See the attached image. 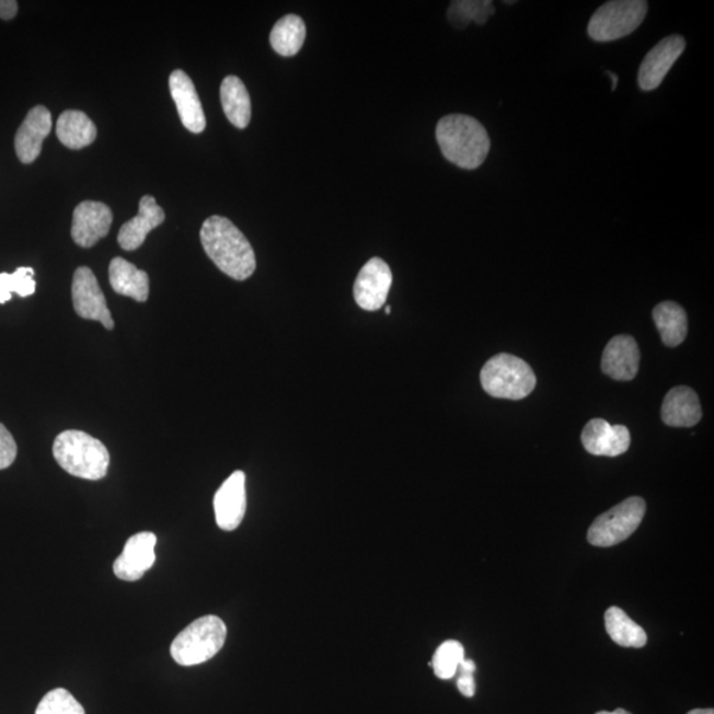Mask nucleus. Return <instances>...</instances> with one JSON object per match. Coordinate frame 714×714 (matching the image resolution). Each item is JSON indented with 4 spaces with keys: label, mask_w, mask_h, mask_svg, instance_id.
<instances>
[{
    "label": "nucleus",
    "mask_w": 714,
    "mask_h": 714,
    "mask_svg": "<svg viewBox=\"0 0 714 714\" xmlns=\"http://www.w3.org/2000/svg\"><path fill=\"white\" fill-rule=\"evenodd\" d=\"M220 99L229 123L245 129L252 118V102L244 82L235 76H228L222 81Z\"/></svg>",
    "instance_id": "nucleus-22"
},
{
    "label": "nucleus",
    "mask_w": 714,
    "mask_h": 714,
    "mask_svg": "<svg viewBox=\"0 0 714 714\" xmlns=\"http://www.w3.org/2000/svg\"><path fill=\"white\" fill-rule=\"evenodd\" d=\"M392 270L384 260L375 257L362 266L355 280L354 297L362 310L378 311L385 304L392 286Z\"/></svg>",
    "instance_id": "nucleus-9"
},
{
    "label": "nucleus",
    "mask_w": 714,
    "mask_h": 714,
    "mask_svg": "<svg viewBox=\"0 0 714 714\" xmlns=\"http://www.w3.org/2000/svg\"><path fill=\"white\" fill-rule=\"evenodd\" d=\"M53 130V116L46 106H35L28 112L15 136V151L24 164H31L39 158L44 139Z\"/></svg>",
    "instance_id": "nucleus-15"
},
{
    "label": "nucleus",
    "mask_w": 714,
    "mask_h": 714,
    "mask_svg": "<svg viewBox=\"0 0 714 714\" xmlns=\"http://www.w3.org/2000/svg\"><path fill=\"white\" fill-rule=\"evenodd\" d=\"M54 457L68 474L87 481L105 477L111 464L106 446L81 430H66L57 436Z\"/></svg>",
    "instance_id": "nucleus-3"
},
{
    "label": "nucleus",
    "mask_w": 714,
    "mask_h": 714,
    "mask_svg": "<svg viewBox=\"0 0 714 714\" xmlns=\"http://www.w3.org/2000/svg\"><path fill=\"white\" fill-rule=\"evenodd\" d=\"M606 74L610 76L611 82H613V92H614L617 87H618V76L615 73H613V72H610V70H608V72H606Z\"/></svg>",
    "instance_id": "nucleus-34"
},
{
    "label": "nucleus",
    "mask_w": 714,
    "mask_h": 714,
    "mask_svg": "<svg viewBox=\"0 0 714 714\" xmlns=\"http://www.w3.org/2000/svg\"><path fill=\"white\" fill-rule=\"evenodd\" d=\"M436 137L442 156L458 168L475 170L481 168L488 157V133L480 120L473 117L450 114L439 119Z\"/></svg>",
    "instance_id": "nucleus-2"
},
{
    "label": "nucleus",
    "mask_w": 714,
    "mask_h": 714,
    "mask_svg": "<svg viewBox=\"0 0 714 714\" xmlns=\"http://www.w3.org/2000/svg\"><path fill=\"white\" fill-rule=\"evenodd\" d=\"M156 545L154 533L140 532L131 536L123 554L113 565L114 575L123 581H138L156 564Z\"/></svg>",
    "instance_id": "nucleus-11"
},
{
    "label": "nucleus",
    "mask_w": 714,
    "mask_h": 714,
    "mask_svg": "<svg viewBox=\"0 0 714 714\" xmlns=\"http://www.w3.org/2000/svg\"><path fill=\"white\" fill-rule=\"evenodd\" d=\"M495 14V5L491 0H457L451 2L448 19L452 27L467 28L471 22L483 25Z\"/></svg>",
    "instance_id": "nucleus-26"
},
{
    "label": "nucleus",
    "mask_w": 714,
    "mask_h": 714,
    "mask_svg": "<svg viewBox=\"0 0 714 714\" xmlns=\"http://www.w3.org/2000/svg\"><path fill=\"white\" fill-rule=\"evenodd\" d=\"M165 220L162 207L158 206L156 197L146 195L139 201V212L136 218L125 222L119 229L118 244L124 251H137L143 245L151 231Z\"/></svg>",
    "instance_id": "nucleus-18"
},
{
    "label": "nucleus",
    "mask_w": 714,
    "mask_h": 714,
    "mask_svg": "<svg viewBox=\"0 0 714 714\" xmlns=\"http://www.w3.org/2000/svg\"><path fill=\"white\" fill-rule=\"evenodd\" d=\"M653 316L666 346L678 347L686 341L688 319L680 304L671 301L661 302L654 309Z\"/></svg>",
    "instance_id": "nucleus-23"
},
{
    "label": "nucleus",
    "mask_w": 714,
    "mask_h": 714,
    "mask_svg": "<svg viewBox=\"0 0 714 714\" xmlns=\"http://www.w3.org/2000/svg\"><path fill=\"white\" fill-rule=\"evenodd\" d=\"M391 311H392L391 306H387L385 309L387 315L391 314Z\"/></svg>",
    "instance_id": "nucleus-37"
},
{
    "label": "nucleus",
    "mask_w": 714,
    "mask_h": 714,
    "mask_svg": "<svg viewBox=\"0 0 714 714\" xmlns=\"http://www.w3.org/2000/svg\"><path fill=\"white\" fill-rule=\"evenodd\" d=\"M56 134L66 148L80 150L94 142L97 127L84 112L66 111L57 120Z\"/></svg>",
    "instance_id": "nucleus-21"
},
{
    "label": "nucleus",
    "mask_w": 714,
    "mask_h": 714,
    "mask_svg": "<svg viewBox=\"0 0 714 714\" xmlns=\"http://www.w3.org/2000/svg\"><path fill=\"white\" fill-rule=\"evenodd\" d=\"M226 641V623L219 617L206 615L191 623L175 637L170 653L177 665L199 666L218 655Z\"/></svg>",
    "instance_id": "nucleus-4"
},
{
    "label": "nucleus",
    "mask_w": 714,
    "mask_h": 714,
    "mask_svg": "<svg viewBox=\"0 0 714 714\" xmlns=\"http://www.w3.org/2000/svg\"><path fill=\"white\" fill-rule=\"evenodd\" d=\"M596 714H631V713L627 712V711L621 710V707H620V710H617V711H614V712H606V711H602V712H598V713H596Z\"/></svg>",
    "instance_id": "nucleus-36"
},
{
    "label": "nucleus",
    "mask_w": 714,
    "mask_h": 714,
    "mask_svg": "<svg viewBox=\"0 0 714 714\" xmlns=\"http://www.w3.org/2000/svg\"><path fill=\"white\" fill-rule=\"evenodd\" d=\"M110 279L112 288L117 295L130 297L140 303L148 301L150 295L149 274L139 270L129 261L123 257L112 260Z\"/></svg>",
    "instance_id": "nucleus-20"
},
{
    "label": "nucleus",
    "mask_w": 714,
    "mask_h": 714,
    "mask_svg": "<svg viewBox=\"0 0 714 714\" xmlns=\"http://www.w3.org/2000/svg\"><path fill=\"white\" fill-rule=\"evenodd\" d=\"M35 714H85V711L72 693L56 688L43 698Z\"/></svg>",
    "instance_id": "nucleus-29"
},
{
    "label": "nucleus",
    "mask_w": 714,
    "mask_h": 714,
    "mask_svg": "<svg viewBox=\"0 0 714 714\" xmlns=\"http://www.w3.org/2000/svg\"><path fill=\"white\" fill-rule=\"evenodd\" d=\"M306 41V24L301 16L286 15L274 25L270 32V44L280 56H296Z\"/></svg>",
    "instance_id": "nucleus-25"
},
{
    "label": "nucleus",
    "mask_w": 714,
    "mask_h": 714,
    "mask_svg": "<svg viewBox=\"0 0 714 714\" xmlns=\"http://www.w3.org/2000/svg\"><path fill=\"white\" fill-rule=\"evenodd\" d=\"M686 46L683 36L672 35L665 37L649 50L637 73L642 91L652 92L660 87L673 64L683 55Z\"/></svg>",
    "instance_id": "nucleus-10"
},
{
    "label": "nucleus",
    "mask_w": 714,
    "mask_h": 714,
    "mask_svg": "<svg viewBox=\"0 0 714 714\" xmlns=\"http://www.w3.org/2000/svg\"><path fill=\"white\" fill-rule=\"evenodd\" d=\"M464 660V648L461 643L457 641L444 642L437 648L430 666L435 669L437 678L449 680L454 678L458 672L459 666Z\"/></svg>",
    "instance_id": "nucleus-28"
},
{
    "label": "nucleus",
    "mask_w": 714,
    "mask_h": 714,
    "mask_svg": "<svg viewBox=\"0 0 714 714\" xmlns=\"http://www.w3.org/2000/svg\"><path fill=\"white\" fill-rule=\"evenodd\" d=\"M459 668L462 669L463 673H474L476 671L475 663L469 659H464Z\"/></svg>",
    "instance_id": "nucleus-33"
},
{
    "label": "nucleus",
    "mask_w": 714,
    "mask_h": 714,
    "mask_svg": "<svg viewBox=\"0 0 714 714\" xmlns=\"http://www.w3.org/2000/svg\"><path fill=\"white\" fill-rule=\"evenodd\" d=\"M687 714H714L713 710H693Z\"/></svg>",
    "instance_id": "nucleus-35"
},
{
    "label": "nucleus",
    "mask_w": 714,
    "mask_h": 714,
    "mask_svg": "<svg viewBox=\"0 0 714 714\" xmlns=\"http://www.w3.org/2000/svg\"><path fill=\"white\" fill-rule=\"evenodd\" d=\"M581 441L586 451L598 457H618L630 448L631 436L626 426L610 425L595 418L584 427Z\"/></svg>",
    "instance_id": "nucleus-14"
},
{
    "label": "nucleus",
    "mask_w": 714,
    "mask_h": 714,
    "mask_svg": "<svg viewBox=\"0 0 714 714\" xmlns=\"http://www.w3.org/2000/svg\"><path fill=\"white\" fill-rule=\"evenodd\" d=\"M458 690L467 698H473L475 694V680L474 673H463L459 676L457 681Z\"/></svg>",
    "instance_id": "nucleus-31"
},
{
    "label": "nucleus",
    "mask_w": 714,
    "mask_h": 714,
    "mask_svg": "<svg viewBox=\"0 0 714 714\" xmlns=\"http://www.w3.org/2000/svg\"><path fill=\"white\" fill-rule=\"evenodd\" d=\"M169 84L183 126L191 133H203L206 129L207 119L193 80L186 72L177 69L171 73Z\"/></svg>",
    "instance_id": "nucleus-16"
},
{
    "label": "nucleus",
    "mask_w": 714,
    "mask_h": 714,
    "mask_svg": "<svg viewBox=\"0 0 714 714\" xmlns=\"http://www.w3.org/2000/svg\"><path fill=\"white\" fill-rule=\"evenodd\" d=\"M113 222L112 209L104 203L82 201L76 207L72 221V239L81 247H92L110 233Z\"/></svg>",
    "instance_id": "nucleus-12"
},
{
    "label": "nucleus",
    "mask_w": 714,
    "mask_h": 714,
    "mask_svg": "<svg viewBox=\"0 0 714 714\" xmlns=\"http://www.w3.org/2000/svg\"><path fill=\"white\" fill-rule=\"evenodd\" d=\"M646 515V502L633 496L598 516L588 532L591 545L609 548L622 543L640 528Z\"/></svg>",
    "instance_id": "nucleus-7"
},
{
    "label": "nucleus",
    "mask_w": 714,
    "mask_h": 714,
    "mask_svg": "<svg viewBox=\"0 0 714 714\" xmlns=\"http://www.w3.org/2000/svg\"><path fill=\"white\" fill-rule=\"evenodd\" d=\"M701 417L700 400L692 388H672L663 401L661 419L668 426L692 427L700 423Z\"/></svg>",
    "instance_id": "nucleus-19"
},
{
    "label": "nucleus",
    "mask_w": 714,
    "mask_h": 714,
    "mask_svg": "<svg viewBox=\"0 0 714 714\" xmlns=\"http://www.w3.org/2000/svg\"><path fill=\"white\" fill-rule=\"evenodd\" d=\"M604 627L618 646L642 648L647 645L646 631L615 606L606 611Z\"/></svg>",
    "instance_id": "nucleus-24"
},
{
    "label": "nucleus",
    "mask_w": 714,
    "mask_h": 714,
    "mask_svg": "<svg viewBox=\"0 0 714 714\" xmlns=\"http://www.w3.org/2000/svg\"><path fill=\"white\" fill-rule=\"evenodd\" d=\"M481 382L490 396L522 400L533 392L536 375L518 356L499 354L491 357L482 368Z\"/></svg>",
    "instance_id": "nucleus-5"
},
{
    "label": "nucleus",
    "mask_w": 714,
    "mask_h": 714,
    "mask_svg": "<svg viewBox=\"0 0 714 714\" xmlns=\"http://www.w3.org/2000/svg\"><path fill=\"white\" fill-rule=\"evenodd\" d=\"M72 299L76 314L80 318L97 321L104 324L106 330L114 329L112 312L107 308L104 292L94 273L87 266H81L74 272Z\"/></svg>",
    "instance_id": "nucleus-8"
},
{
    "label": "nucleus",
    "mask_w": 714,
    "mask_h": 714,
    "mask_svg": "<svg viewBox=\"0 0 714 714\" xmlns=\"http://www.w3.org/2000/svg\"><path fill=\"white\" fill-rule=\"evenodd\" d=\"M648 3L645 0H611L590 18L588 34L599 43L626 37L645 21Z\"/></svg>",
    "instance_id": "nucleus-6"
},
{
    "label": "nucleus",
    "mask_w": 714,
    "mask_h": 714,
    "mask_svg": "<svg viewBox=\"0 0 714 714\" xmlns=\"http://www.w3.org/2000/svg\"><path fill=\"white\" fill-rule=\"evenodd\" d=\"M35 272L32 267H19L15 273H0V303L9 302L12 295L25 298L35 295Z\"/></svg>",
    "instance_id": "nucleus-27"
},
{
    "label": "nucleus",
    "mask_w": 714,
    "mask_h": 714,
    "mask_svg": "<svg viewBox=\"0 0 714 714\" xmlns=\"http://www.w3.org/2000/svg\"><path fill=\"white\" fill-rule=\"evenodd\" d=\"M641 353L633 336L613 337L602 355V371L618 381L635 379L640 371Z\"/></svg>",
    "instance_id": "nucleus-17"
},
{
    "label": "nucleus",
    "mask_w": 714,
    "mask_h": 714,
    "mask_svg": "<svg viewBox=\"0 0 714 714\" xmlns=\"http://www.w3.org/2000/svg\"><path fill=\"white\" fill-rule=\"evenodd\" d=\"M200 240L207 256L227 276L245 280L256 270V254L251 242L231 220L210 216L201 227Z\"/></svg>",
    "instance_id": "nucleus-1"
},
{
    "label": "nucleus",
    "mask_w": 714,
    "mask_h": 714,
    "mask_svg": "<svg viewBox=\"0 0 714 714\" xmlns=\"http://www.w3.org/2000/svg\"><path fill=\"white\" fill-rule=\"evenodd\" d=\"M246 477L242 471H234L221 484L215 495L214 507L216 522L222 531H234L239 528L246 513Z\"/></svg>",
    "instance_id": "nucleus-13"
},
{
    "label": "nucleus",
    "mask_w": 714,
    "mask_h": 714,
    "mask_svg": "<svg viewBox=\"0 0 714 714\" xmlns=\"http://www.w3.org/2000/svg\"><path fill=\"white\" fill-rule=\"evenodd\" d=\"M18 2L14 0H0V18L3 21H11L16 15Z\"/></svg>",
    "instance_id": "nucleus-32"
},
{
    "label": "nucleus",
    "mask_w": 714,
    "mask_h": 714,
    "mask_svg": "<svg viewBox=\"0 0 714 714\" xmlns=\"http://www.w3.org/2000/svg\"><path fill=\"white\" fill-rule=\"evenodd\" d=\"M18 446L14 437L3 424H0V470L9 469L15 462Z\"/></svg>",
    "instance_id": "nucleus-30"
}]
</instances>
